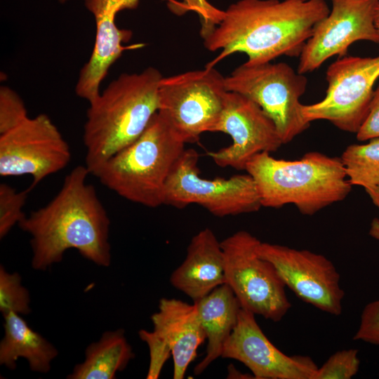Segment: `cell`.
I'll use <instances>...</instances> for the list:
<instances>
[{
  "label": "cell",
  "instance_id": "6da1fadb",
  "mask_svg": "<svg viewBox=\"0 0 379 379\" xmlns=\"http://www.w3.org/2000/svg\"><path fill=\"white\" fill-rule=\"evenodd\" d=\"M329 12L324 0H239L220 10L215 24L201 27L206 48L221 51L207 66L235 53L246 54L250 64L299 57Z\"/></svg>",
  "mask_w": 379,
  "mask_h": 379
},
{
  "label": "cell",
  "instance_id": "7a4b0ae2",
  "mask_svg": "<svg viewBox=\"0 0 379 379\" xmlns=\"http://www.w3.org/2000/svg\"><path fill=\"white\" fill-rule=\"evenodd\" d=\"M89 174L86 166L74 168L53 199L18 223L32 237L34 270L60 262L69 248L98 265H110V220L95 187L86 182Z\"/></svg>",
  "mask_w": 379,
  "mask_h": 379
},
{
  "label": "cell",
  "instance_id": "3957f363",
  "mask_svg": "<svg viewBox=\"0 0 379 379\" xmlns=\"http://www.w3.org/2000/svg\"><path fill=\"white\" fill-rule=\"evenodd\" d=\"M162 78L152 67L121 74L89 102L83 140L90 174L143 133L158 112Z\"/></svg>",
  "mask_w": 379,
  "mask_h": 379
},
{
  "label": "cell",
  "instance_id": "277c9868",
  "mask_svg": "<svg viewBox=\"0 0 379 379\" xmlns=\"http://www.w3.org/2000/svg\"><path fill=\"white\" fill-rule=\"evenodd\" d=\"M245 171L255 181L262 207L292 204L305 215L344 200L352 187L340 157L315 151L298 160L260 152L248 161Z\"/></svg>",
  "mask_w": 379,
  "mask_h": 379
},
{
  "label": "cell",
  "instance_id": "5b68a950",
  "mask_svg": "<svg viewBox=\"0 0 379 379\" xmlns=\"http://www.w3.org/2000/svg\"><path fill=\"white\" fill-rule=\"evenodd\" d=\"M185 144L157 112L137 140L109 158L93 175L125 199L158 207L164 204L166 183Z\"/></svg>",
  "mask_w": 379,
  "mask_h": 379
},
{
  "label": "cell",
  "instance_id": "8992f818",
  "mask_svg": "<svg viewBox=\"0 0 379 379\" xmlns=\"http://www.w3.org/2000/svg\"><path fill=\"white\" fill-rule=\"evenodd\" d=\"M307 79L286 62H244L225 77L227 91L241 94L258 104L273 121L283 145L307 130L300 97Z\"/></svg>",
  "mask_w": 379,
  "mask_h": 379
},
{
  "label": "cell",
  "instance_id": "52a82bcc",
  "mask_svg": "<svg viewBox=\"0 0 379 379\" xmlns=\"http://www.w3.org/2000/svg\"><path fill=\"white\" fill-rule=\"evenodd\" d=\"M260 241L245 230L237 231L220 241L225 284L234 292L241 308L278 322L291 304L276 268L258 253Z\"/></svg>",
  "mask_w": 379,
  "mask_h": 379
},
{
  "label": "cell",
  "instance_id": "ba28073f",
  "mask_svg": "<svg viewBox=\"0 0 379 379\" xmlns=\"http://www.w3.org/2000/svg\"><path fill=\"white\" fill-rule=\"evenodd\" d=\"M227 91L224 77L213 67L161 79L158 112L185 142H195L214 132Z\"/></svg>",
  "mask_w": 379,
  "mask_h": 379
},
{
  "label": "cell",
  "instance_id": "9c48e42d",
  "mask_svg": "<svg viewBox=\"0 0 379 379\" xmlns=\"http://www.w3.org/2000/svg\"><path fill=\"white\" fill-rule=\"evenodd\" d=\"M199 157L194 149H185L166 183L164 204L182 208L195 204L218 217L254 213L262 207L249 174L204 178L199 175Z\"/></svg>",
  "mask_w": 379,
  "mask_h": 379
},
{
  "label": "cell",
  "instance_id": "30bf717a",
  "mask_svg": "<svg viewBox=\"0 0 379 379\" xmlns=\"http://www.w3.org/2000/svg\"><path fill=\"white\" fill-rule=\"evenodd\" d=\"M378 78L379 54L338 59L326 70L325 97L318 102L302 105L303 117L310 123L327 120L340 130L357 133L367 115Z\"/></svg>",
  "mask_w": 379,
  "mask_h": 379
},
{
  "label": "cell",
  "instance_id": "8fae6325",
  "mask_svg": "<svg viewBox=\"0 0 379 379\" xmlns=\"http://www.w3.org/2000/svg\"><path fill=\"white\" fill-rule=\"evenodd\" d=\"M71 157L68 143L45 114L0 135L1 176L32 175L31 190L65 168Z\"/></svg>",
  "mask_w": 379,
  "mask_h": 379
},
{
  "label": "cell",
  "instance_id": "7c38bea8",
  "mask_svg": "<svg viewBox=\"0 0 379 379\" xmlns=\"http://www.w3.org/2000/svg\"><path fill=\"white\" fill-rule=\"evenodd\" d=\"M258 251L274 265L285 286L300 300L332 315L342 313L345 293L340 274L326 256L262 241Z\"/></svg>",
  "mask_w": 379,
  "mask_h": 379
},
{
  "label": "cell",
  "instance_id": "4fadbf2b",
  "mask_svg": "<svg viewBox=\"0 0 379 379\" xmlns=\"http://www.w3.org/2000/svg\"><path fill=\"white\" fill-rule=\"evenodd\" d=\"M214 132L228 134L230 145L207 155L218 166L245 170L248 161L260 152H274L283 145L273 121L248 98L227 91Z\"/></svg>",
  "mask_w": 379,
  "mask_h": 379
},
{
  "label": "cell",
  "instance_id": "5bb4252c",
  "mask_svg": "<svg viewBox=\"0 0 379 379\" xmlns=\"http://www.w3.org/2000/svg\"><path fill=\"white\" fill-rule=\"evenodd\" d=\"M379 0H332L329 13L314 27L299 56L298 72L305 74L334 55L343 56L360 40L379 44L375 11Z\"/></svg>",
  "mask_w": 379,
  "mask_h": 379
},
{
  "label": "cell",
  "instance_id": "9a60e30c",
  "mask_svg": "<svg viewBox=\"0 0 379 379\" xmlns=\"http://www.w3.org/2000/svg\"><path fill=\"white\" fill-rule=\"evenodd\" d=\"M255 314L241 308L238 321L224 344L221 357L244 364L256 379H314L318 366L305 356H289L265 335Z\"/></svg>",
  "mask_w": 379,
  "mask_h": 379
},
{
  "label": "cell",
  "instance_id": "2e32d148",
  "mask_svg": "<svg viewBox=\"0 0 379 379\" xmlns=\"http://www.w3.org/2000/svg\"><path fill=\"white\" fill-rule=\"evenodd\" d=\"M140 0H84L86 9L95 22V39L91 57L81 68L75 86L76 94L88 102L100 93V85L111 66L127 48L123 44L132 36L131 30L120 29L117 15L123 10L135 9ZM167 1L170 5L175 0Z\"/></svg>",
  "mask_w": 379,
  "mask_h": 379
},
{
  "label": "cell",
  "instance_id": "e0dca14e",
  "mask_svg": "<svg viewBox=\"0 0 379 379\" xmlns=\"http://www.w3.org/2000/svg\"><path fill=\"white\" fill-rule=\"evenodd\" d=\"M151 319L153 331L171 350L173 378H184L188 366L197 357L198 347L206 339L195 303L163 298Z\"/></svg>",
  "mask_w": 379,
  "mask_h": 379
},
{
  "label": "cell",
  "instance_id": "ac0fdd59",
  "mask_svg": "<svg viewBox=\"0 0 379 379\" xmlns=\"http://www.w3.org/2000/svg\"><path fill=\"white\" fill-rule=\"evenodd\" d=\"M170 282L193 302L225 284L220 241L211 229L204 228L192 238L185 258L172 272Z\"/></svg>",
  "mask_w": 379,
  "mask_h": 379
},
{
  "label": "cell",
  "instance_id": "d6986e66",
  "mask_svg": "<svg viewBox=\"0 0 379 379\" xmlns=\"http://www.w3.org/2000/svg\"><path fill=\"white\" fill-rule=\"evenodd\" d=\"M195 303L207 340L204 358L196 365L194 373H202L221 357L225 343L237 325L241 308L231 288L226 284L215 288Z\"/></svg>",
  "mask_w": 379,
  "mask_h": 379
},
{
  "label": "cell",
  "instance_id": "ffe728a7",
  "mask_svg": "<svg viewBox=\"0 0 379 379\" xmlns=\"http://www.w3.org/2000/svg\"><path fill=\"white\" fill-rule=\"evenodd\" d=\"M3 317L4 336L0 343V364L13 370L18 359L22 357L27 360L31 371L48 373L58 354L56 348L32 330L20 314L9 312Z\"/></svg>",
  "mask_w": 379,
  "mask_h": 379
},
{
  "label": "cell",
  "instance_id": "44dd1931",
  "mask_svg": "<svg viewBox=\"0 0 379 379\" xmlns=\"http://www.w3.org/2000/svg\"><path fill=\"white\" fill-rule=\"evenodd\" d=\"M123 329L105 332L100 339L88 346L85 359L77 364L69 379H113L134 358Z\"/></svg>",
  "mask_w": 379,
  "mask_h": 379
},
{
  "label": "cell",
  "instance_id": "7402d4cb",
  "mask_svg": "<svg viewBox=\"0 0 379 379\" xmlns=\"http://www.w3.org/2000/svg\"><path fill=\"white\" fill-rule=\"evenodd\" d=\"M340 159L352 186L366 190L379 185V138L347 146Z\"/></svg>",
  "mask_w": 379,
  "mask_h": 379
},
{
  "label": "cell",
  "instance_id": "603a6c76",
  "mask_svg": "<svg viewBox=\"0 0 379 379\" xmlns=\"http://www.w3.org/2000/svg\"><path fill=\"white\" fill-rule=\"evenodd\" d=\"M28 291L22 285L19 274L8 272L0 267V311L2 314L15 312L28 314L30 312Z\"/></svg>",
  "mask_w": 379,
  "mask_h": 379
},
{
  "label": "cell",
  "instance_id": "cb8c5ba5",
  "mask_svg": "<svg viewBox=\"0 0 379 379\" xmlns=\"http://www.w3.org/2000/svg\"><path fill=\"white\" fill-rule=\"evenodd\" d=\"M27 189L18 192L11 186L0 184V239L5 237L15 225L25 216L22 208L27 201Z\"/></svg>",
  "mask_w": 379,
  "mask_h": 379
},
{
  "label": "cell",
  "instance_id": "d4e9b609",
  "mask_svg": "<svg viewBox=\"0 0 379 379\" xmlns=\"http://www.w3.org/2000/svg\"><path fill=\"white\" fill-rule=\"evenodd\" d=\"M359 366L357 350L338 351L318 367L314 379H350L358 373Z\"/></svg>",
  "mask_w": 379,
  "mask_h": 379
},
{
  "label": "cell",
  "instance_id": "484cf974",
  "mask_svg": "<svg viewBox=\"0 0 379 379\" xmlns=\"http://www.w3.org/2000/svg\"><path fill=\"white\" fill-rule=\"evenodd\" d=\"M28 117L27 108L20 95L8 86H1L0 135L13 129Z\"/></svg>",
  "mask_w": 379,
  "mask_h": 379
},
{
  "label": "cell",
  "instance_id": "4316f807",
  "mask_svg": "<svg viewBox=\"0 0 379 379\" xmlns=\"http://www.w3.org/2000/svg\"><path fill=\"white\" fill-rule=\"evenodd\" d=\"M140 339L146 343L149 350V364L147 374V379H157L160 375L165 362L171 356L166 345L152 331L140 330L138 332Z\"/></svg>",
  "mask_w": 379,
  "mask_h": 379
},
{
  "label": "cell",
  "instance_id": "83f0119b",
  "mask_svg": "<svg viewBox=\"0 0 379 379\" xmlns=\"http://www.w3.org/2000/svg\"><path fill=\"white\" fill-rule=\"evenodd\" d=\"M353 339L379 345V300L371 301L364 307Z\"/></svg>",
  "mask_w": 379,
  "mask_h": 379
},
{
  "label": "cell",
  "instance_id": "f1b7e54d",
  "mask_svg": "<svg viewBox=\"0 0 379 379\" xmlns=\"http://www.w3.org/2000/svg\"><path fill=\"white\" fill-rule=\"evenodd\" d=\"M359 141L379 138V84L373 91L366 117L356 133Z\"/></svg>",
  "mask_w": 379,
  "mask_h": 379
},
{
  "label": "cell",
  "instance_id": "f546056e",
  "mask_svg": "<svg viewBox=\"0 0 379 379\" xmlns=\"http://www.w3.org/2000/svg\"><path fill=\"white\" fill-rule=\"evenodd\" d=\"M370 197L372 203L379 210V185L371 189L365 190Z\"/></svg>",
  "mask_w": 379,
  "mask_h": 379
},
{
  "label": "cell",
  "instance_id": "4dcf8cb0",
  "mask_svg": "<svg viewBox=\"0 0 379 379\" xmlns=\"http://www.w3.org/2000/svg\"><path fill=\"white\" fill-rule=\"evenodd\" d=\"M368 233L372 238L379 241V218H375L372 220Z\"/></svg>",
  "mask_w": 379,
  "mask_h": 379
},
{
  "label": "cell",
  "instance_id": "1f68e13d",
  "mask_svg": "<svg viewBox=\"0 0 379 379\" xmlns=\"http://www.w3.org/2000/svg\"><path fill=\"white\" fill-rule=\"evenodd\" d=\"M374 23H375V27L377 32V34L379 39V1L377 4L375 11Z\"/></svg>",
  "mask_w": 379,
  "mask_h": 379
},
{
  "label": "cell",
  "instance_id": "d6a6232c",
  "mask_svg": "<svg viewBox=\"0 0 379 379\" xmlns=\"http://www.w3.org/2000/svg\"><path fill=\"white\" fill-rule=\"evenodd\" d=\"M67 1V0H59V1H60V3H65V2Z\"/></svg>",
  "mask_w": 379,
  "mask_h": 379
}]
</instances>
